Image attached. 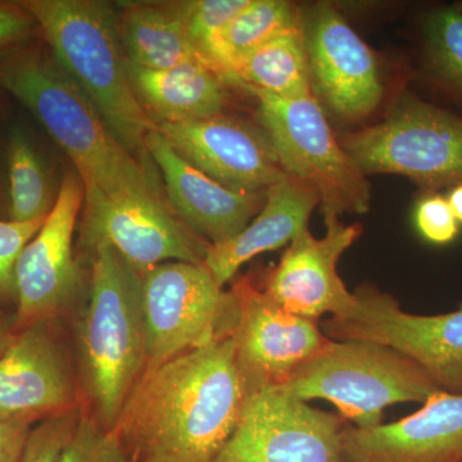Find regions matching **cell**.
<instances>
[{
	"mask_svg": "<svg viewBox=\"0 0 462 462\" xmlns=\"http://www.w3.org/2000/svg\"><path fill=\"white\" fill-rule=\"evenodd\" d=\"M254 393L226 337L148 367L112 431L129 462H214Z\"/></svg>",
	"mask_w": 462,
	"mask_h": 462,
	"instance_id": "6da1fadb",
	"label": "cell"
},
{
	"mask_svg": "<svg viewBox=\"0 0 462 462\" xmlns=\"http://www.w3.org/2000/svg\"><path fill=\"white\" fill-rule=\"evenodd\" d=\"M0 88L29 109L74 163L85 196L165 197L154 167L134 156L81 90L42 51L0 54Z\"/></svg>",
	"mask_w": 462,
	"mask_h": 462,
	"instance_id": "7a4b0ae2",
	"label": "cell"
},
{
	"mask_svg": "<svg viewBox=\"0 0 462 462\" xmlns=\"http://www.w3.org/2000/svg\"><path fill=\"white\" fill-rule=\"evenodd\" d=\"M90 254L88 300L76 321L75 365L85 407L112 430L148 367L143 273L109 245Z\"/></svg>",
	"mask_w": 462,
	"mask_h": 462,
	"instance_id": "3957f363",
	"label": "cell"
},
{
	"mask_svg": "<svg viewBox=\"0 0 462 462\" xmlns=\"http://www.w3.org/2000/svg\"><path fill=\"white\" fill-rule=\"evenodd\" d=\"M51 58L89 99L108 129L141 160L156 125L134 93L127 75L117 12L99 0H25Z\"/></svg>",
	"mask_w": 462,
	"mask_h": 462,
	"instance_id": "277c9868",
	"label": "cell"
},
{
	"mask_svg": "<svg viewBox=\"0 0 462 462\" xmlns=\"http://www.w3.org/2000/svg\"><path fill=\"white\" fill-rule=\"evenodd\" d=\"M279 388L305 402L329 401L360 430L382 424L392 404L424 403L442 391L421 366L391 346L333 339Z\"/></svg>",
	"mask_w": 462,
	"mask_h": 462,
	"instance_id": "5b68a950",
	"label": "cell"
},
{
	"mask_svg": "<svg viewBox=\"0 0 462 462\" xmlns=\"http://www.w3.org/2000/svg\"><path fill=\"white\" fill-rule=\"evenodd\" d=\"M258 99V116L284 172L316 190L325 223L345 214H366L372 185L337 141L314 96L284 99L247 88Z\"/></svg>",
	"mask_w": 462,
	"mask_h": 462,
	"instance_id": "8992f818",
	"label": "cell"
},
{
	"mask_svg": "<svg viewBox=\"0 0 462 462\" xmlns=\"http://www.w3.org/2000/svg\"><path fill=\"white\" fill-rule=\"evenodd\" d=\"M342 147L365 175L406 176L424 193L462 182V116L412 94L382 123L345 136Z\"/></svg>",
	"mask_w": 462,
	"mask_h": 462,
	"instance_id": "52a82bcc",
	"label": "cell"
},
{
	"mask_svg": "<svg viewBox=\"0 0 462 462\" xmlns=\"http://www.w3.org/2000/svg\"><path fill=\"white\" fill-rule=\"evenodd\" d=\"M143 300L148 367L231 337L238 321L236 296L218 287L205 263L152 267L143 273Z\"/></svg>",
	"mask_w": 462,
	"mask_h": 462,
	"instance_id": "ba28073f",
	"label": "cell"
},
{
	"mask_svg": "<svg viewBox=\"0 0 462 462\" xmlns=\"http://www.w3.org/2000/svg\"><path fill=\"white\" fill-rule=\"evenodd\" d=\"M354 293L357 303L351 314L324 322L328 338L391 346L421 366L442 391L462 394V300L448 314L415 315L372 284Z\"/></svg>",
	"mask_w": 462,
	"mask_h": 462,
	"instance_id": "9c48e42d",
	"label": "cell"
},
{
	"mask_svg": "<svg viewBox=\"0 0 462 462\" xmlns=\"http://www.w3.org/2000/svg\"><path fill=\"white\" fill-rule=\"evenodd\" d=\"M84 199L80 176L75 170L66 171L56 205L17 261V333L42 322H56L81 300L85 278L72 243Z\"/></svg>",
	"mask_w": 462,
	"mask_h": 462,
	"instance_id": "30bf717a",
	"label": "cell"
},
{
	"mask_svg": "<svg viewBox=\"0 0 462 462\" xmlns=\"http://www.w3.org/2000/svg\"><path fill=\"white\" fill-rule=\"evenodd\" d=\"M345 419L289 396L260 389L214 462H346Z\"/></svg>",
	"mask_w": 462,
	"mask_h": 462,
	"instance_id": "8fae6325",
	"label": "cell"
},
{
	"mask_svg": "<svg viewBox=\"0 0 462 462\" xmlns=\"http://www.w3.org/2000/svg\"><path fill=\"white\" fill-rule=\"evenodd\" d=\"M80 245H109L139 273L181 261L205 263L209 245L176 217L165 197L85 196Z\"/></svg>",
	"mask_w": 462,
	"mask_h": 462,
	"instance_id": "7c38bea8",
	"label": "cell"
},
{
	"mask_svg": "<svg viewBox=\"0 0 462 462\" xmlns=\"http://www.w3.org/2000/svg\"><path fill=\"white\" fill-rule=\"evenodd\" d=\"M302 32L315 99L342 120L372 115L384 97L372 48L329 3L302 9Z\"/></svg>",
	"mask_w": 462,
	"mask_h": 462,
	"instance_id": "4fadbf2b",
	"label": "cell"
},
{
	"mask_svg": "<svg viewBox=\"0 0 462 462\" xmlns=\"http://www.w3.org/2000/svg\"><path fill=\"white\" fill-rule=\"evenodd\" d=\"M230 291L238 303L231 339L239 367L254 392L287 384L330 345L318 321L287 311L251 279H240Z\"/></svg>",
	"mask_w": 462,
	"mask_h": 462,
	"instance_id": "5bb4252c",
	"label": "cell"
},
{
	"mask_svg": "<svg viewBox=\"0 0 462 462\" xmlns=\"http://www.w3.org/2000/svg\"><path fill=\"white\" fill-rule=\"evenodd\" d=\"M53 324L20 331L0 356V421L33 427L83 404L76 365Z\"/></svg>",
	"mask_w": 462,
	"mask_h": 462,
	"instance_id": "9a60e30c",
	"label": "cell"
},
{
	"mask_svg": "<svg viewBox=\"0 0 462 462\" xmlns=\"http://www.w3.org/2000/svg\"><path fill=\"white\" fill-rule=\"evenodd\" d=\"M327 234L316 239L309 226L289 243L281 261L266 273L263 289L291 314L319 321L321 316L345 318L357 300L338 273L339 258L363 233L361 225L328 221Z\"/></svg>",
	"mask_w": 462,
	"mask_h": 462,
	"instance_id": "2e32d148",
	"label": "cell"
},
{
	"mask_svg": "<svg viewBox=\"0 0 462 462\" xmlns=\"http://www.w3.org/2000/svg\"><path fill=\"white\" fill-rule=\"evenodd\" d=\"M156 129L179 156L227 189L263 193L287 176L263 130L236 118L220 115Z\"/></svg>",
	"mask_w": 462,
	"mask_h": 462,
	"instance_id": "e0dca14e",
	"label": "cell"
},
{
	"mask_svg": "<svg viewBox=\"0 0 462 462\" xmlns=\"http://www.w3.org/2000/svg\"><path fill=\"white\" fill-rule=\"evenodd\" d=\"M145 149L162 175L163 193L173 214L209 245L238 236L263 208L266 191L227 189L179 156L157 129L148 134Z\"/></svg>",
	"mask_w": 462,
	"mask_h": 462,
	"instance_id": "ac0fdd59",
	"label": "cell"
},
{
	"mask_svg": "<svg viewBox=\"0 0 462 462\" xmlns=\"http://www.w3.org/2000/svg\"><path fill=\"white\" fill-rule=\"evenodd\" d=\"M343 447L346 462H462V394L439 391L391 424L346 425Z\"/></svg>",
	"mask_w": 462,
	"mask_h": 462,
	"instance_id": "d6986e66",
	"label": "cell"
},
{
	"mask_svg": "<svg viewBox=\"0 0 462 462\" xmlns=\"http://www.w3.org/2000/svg\"><path fill=\"white\" fill-rule=\"evenodd\" d=\"M319 205L316 190L291 176L270 187L263 208L247 227L227 242L209 247L205 266L218 287L224 288L252 258L291 243L309 226L310 216Z\"/></svg>",
	"mask_w": 462,
	"mask_h": 462,
	"instance_id": "ffe728a7",
	"label": "cell"
},
{
	"mask_svg": "<svg viewBox=\"0 0 462 462\" xmlns=\"http://www.w3.org/2000/svg\"><path fill=\"white\" fill-rule=\"evenodd\" d=\"M126 67L134 93L156 126L224 115L226 81L202 60L149 69L126 60Z\"/></svg>",
	"mask_w": 462,
	"mask_h": 462,
	"instance_id": "44dd1931",
	"label": "cell"
},
{
	"mask_svg": "<svg viewBox=\"0 0 462 462\" xmlns=\"http://www.w3.org/2000/svg\"><path fill=\"white\" fill-rule=\"evenodd\" d=\"M117 27L125 57L143 69H166L202 60L173 2L123 5Z\"/></svg>",
	"mask_w": 462,
	"mask_h": 462,
	"instance_id": "7402d4cb",
	"label": "cell"
},
{
	"mask_svg": "<svg viewBox=\"0 0 462 462\" xmlns=\"http://www.w3.org/2000/svg\"><path fill=\"white\" fill-rule=\"evenodd\" d=\"M9 190V220H42L51 214L60 193L47 154L23 123L8 127L5 138Z\"/></svg>",
	"mask_w": 462,
	"mask_h": 462,
	"instance_id": "603a6c76",
	"label": "cell"
},
{
	"mask_svg": "<svg viewBox=\"0 0 462 462\" xmlns=\"http://www.w3.org/2000/svg\"><path fill=\"white\" fill-rule=\"evenodd\" d=\"M233 83L284 99L312 96L302 26L264 42L231 69Z\"/></svg>",
	"mask_w": 462,
	"mask_h": 462,
	"instance_id": "cb8c5ba5",
	"label": "cell"
},
{
	"mask_svg": "<svg viewBox=\"0 0 462 462\" xmlns=\"http://www.w3.org/2000/svg\"><path fill=\"white\" fill-rule=\"evenodd\" d=\"M302 26V9L285 0H249L225 27L218 42L221 74L233 81L231 69L240 58L247 56L264 42L281 33Z\"/></svg>",
	"mask_w": 462,
	"mask_h": 462,
	"instance_id": "d4e9b609",
	"label": "cell"
},
{
	"mask_svg": "<svg viewBox=\"0 0 462 462\" xmlns=\"http://www.w3.org/2000/svg\"><path fill=\"white\" fill-rule=\"evenodd\" d=\"M420 42L425 74L438 90L462 106V9L437 5L424 14Z\"/></svg>",
	"mask_w": 462,
	"mask_h": 462,
	"instance_id": "484cf974",
	"label": "cell"
},
{
	"mask_svg": "<svg viewBox=\"0 0 462 462\" xmlns=\"http://www.w3.org/2000/svg\"><path fill=\"white\" fill-rule=\"evenodd\" d=\"M249 0H189L173 2L178 9L194 51L200 60L221 74L218 42L225 27L239 12L247 7ZM224 79V78H223ZM225 80V79H224Z\"/></svg>",
	"mask_w": 462,
	"mask_h": 462,
	"instance_id": "4316f807",
	"label": "cell"
},
{
	"mask_svg": "<svg viewBox=\"0 0 462 462\" xmlns=\"http://www.w3.org/2000/svg\"><path fill=\"white\" fill-rule=\"evenodd\" d=\"M57 462H129L114 431L83 409L78 427Z\"/></svg>",
	"mask_w": 462,
	"mask_h": 462,
	"instance_id": "83f0119b",
	"label": "cell"
},
{
	"mask_svg": "<svg viewBox=\"0 0 462 462\" xmlns=\"http://www.w3.org/2000/svg\"><path fill=\"white\" fill-rule=\"evenodd\" d=\"M83 409L84 402L71 411L33 425L20 462H57L78 427Z\"/></svg>",
	"mask_w": 462,
	"mask_h": 462,
	"instance_id": "f1b7e54d",
	"label": "cell"
},
{
	"mask_svg": "<svg viewBox=\"0 0 462 462\" xmlns=\"http://www.w3.org/2000/svg\"><path fill=\"white\" fill-rule=\"evenodd\" d=\"M413 223L421 238L434 245H449L460 234V224L439 191L422 193L413 209Z\"/></svg>",
	"mask_w": 462,
	"mask_h": 462,
	"instance_id": "f546056e",
	"label": "cell"
},
{
	"mask_svg": "<svg viewBox=\"0 0 462 462\" xmlns=\"http://www.w3.org/2000/svg\"><path fill=\"white\" fill-rule=\"evenodd\" d=\"M42 220L16 223L0 220V298L3 302L16 303V264L23 248L41 229Z\"/></svg>",
	"mask_w": 462,
	"mask_h": 462,
	"instance_id": "4dcf8cb0",
	"label": "cell"
},
{
	"mask_svg": "<svg viewBox=\"0 0 462 462\" xmlns=\"http://www.w3.org/2000/svg\"><path fill=\"white\" fill-rule=\"evenodd\" d=\"M36 27L35 20L21 3H0V54L26 41Z\"/></svg>",
	"mask_w": 462,
	"mask_h": 462,
	"instance_id": "1f68e13d",
	"label": "cell"
},
{
	"mask_svg": "<svg viewBox=\"0 0 462 462\" xmlns=\"http://www.w3.org/2000/svg\"><path fill=\"white\" fill-rule=\"evenodd\" d=\"M32 427L0 421V462H20Z\"/></svg>",
	"mask_w": 462,
	"mask_h": 462,
	"instance_id": "d6a6232c",
	"label": "cell"
},
{
	"mask_svg": "<svg viewBox=\"0 0 462 462\" xmlns=\"http://www.w3.org/2000/svg\"><path fill=\"white\" fill-rule=\"evenodd\" d=\"M0 220H9V190L5 141L0 139Z\"/></svg>",
	"mask_w": 462,
	"mask_h": 462,
	"instance_id": "836d02e7",
	"label": "cell"
},
{
	"mask_svg": "<svg viewBox=\"0 0 462 462\" xmlns=\"http://www.w3.org/2000/svg\"><path fill=\"white\" fill-rule=\"evenodd\" d=\"M17 331L14 329V319L9 320L5 316L0 315V356L12 346L16 339Z\"/></svg>",
	"mask_w": 462,
	"mask_h": 462,
	"instance_id": "e575fe53",
	"label": "cell"
},
{
	"mask_svg": "<svg viewBox=\"0 0 462 462\" xmlns=\"http://www.w3.org/2000/svg\"><path fill=\"white\" fill-rule=\"evenodd\" d=\"M446 197L449 206H451L452 212H454L456 220L462 225V182L449 188L448 194Z\"/></svg>",
	"mask_w": 462,
	"mask_h": 462,
	"instance_id": "d590c367",
	"label": "cell"
},
{
	"mask_svg": "<svg viewBox=\"0 0 462 462\" xmlns=\"http://www.w3.org/2000/svg\"><path fill=\"white\" fill-rule=\"evenodd\" d=\"M458 5H460L461 9H462V3H458Z\"/></svg>",
	"mask_w": 462,
	"mask_h": 462,
	"instance_id": "8d00e7d4",
	"label": "cell"
},
{
	"mask_svg": "<svg viewBox=\"0 0 462 462\" xmlns=\"http://www.w3.org/2000/svg\"><path fill=\"white\" fill-rule=\"evenodd\" d=\"M0 302H3L2 298H0Z\"/></svg>",
	"mask_w": 462,
	"mask_h": 462,
	"instance_id": "74e56055",
	"label": "cell"
}]
</instances>
